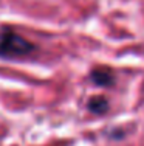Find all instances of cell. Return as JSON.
Wrapping results in <instances>:
<instances>
[{"label": "cell", "mask_w": 144, "mask_h": 146, "mask_svg": "<svg viewBox=\"0 0 144 146\" xmlns=\"http://www.w3.org/2000/svg\"><path fill=\"white\" fill-rule=\"evenodd\" d=\"M91 79L98 86H110L113 82V75L107 68H96L91 73Z\"/></svg>", "instance_id": "cell-2"}, {"label": "cell", "mask_w": 144, "mask_h": 146, "mask_svg": "<svg viewBox=\"0 0 144 146\" xmlns=\"http://www.w3.org/2000/svg\"><path fill=\"white\" fill-rule=\"evenodd\" d=\"M34 50V45L23 39L19 33L11 28L0 30V56L3 58H20L26 56Z\"/></svg>", "instance_id": "cell-1"}, {"label": "cell", "mask_w": 144, "mask_h": 146, "mask_svg": "<svg viewBox=\"0 0 144 146\" xmlns=\"http://www.w3.org/2000/svg\"><path fill=\"white\" fill-rule=\"evenodd\" d=\"M107 106H108L107 101H105L102 96H95V98L90 100V103H88V109L95 113H104L105 110H107Z\"/></svg>", "instance_id": "cell-3"}]
</instances>
